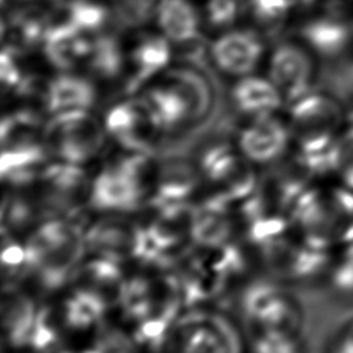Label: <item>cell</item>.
Segmentation results:
<instances>
[{"mask_svg":"<svg viewBox=\"0 0 353 353\" xmlns=\"http://www.w3.org/2000/svg\"><path fill=\"white\" fill-rule=\"evenodd\" d=\"M339 120V108L324 95L307 92L292 102L291 125L302 142L331 137L330 132Z\"/></svg>","mask_w":353,"mask_h":353,"instance_id":"obj_10","label":"cell"},{"mask_svg":"<svg viewBox=\"0 0 353 353\" xmlns=\"http://www.w3.org/2000/svg\"><path fill=\"white\" fill-rule=\"evenodd\" d=\"M37 313L33 302L25 295L11 294L4 296L3 324L11 345L21 346L29 342Z\"/></svg>","mask_w":353,"mask_h":353,"instance_id":"obj_21","label":"cell"},{"mask_svg":"<svg viewBox=\"0 0 353 353\" xmlns=\"http://www.w3.org/2000/svg\"><path fill=\"white\" fill-rule=\"evenodd\" d=\"M172 57L171 41L164 34H148L132 48L130 55L131 72L125 80L124 91L134 95L156 74L167 69Z\"/></svg>","mask_w":353,"mask_h":353,"instance_id":"obj_11","label":"cell"},{"mask_svg":"<svg viewBox=\"0 0 353 353\" xmlns=\"http://www.w3.org/2000/svg\"><path fill=\"white\" fill-rule=\"evenodd\" d=\"M84 245L85 237L74 225L58 219L46 222L25 245L26 266L43 287L55 288L77 266Z\"/></svg>","mask_w":353,"mask_h":353,"instance_id":"obj_1","label":"cell"},{"mask_svg":"<svg viewBox=\"0 0 353 353\" xmlns=\"http://www.w3.org/2000/svg\"><path fill=\"white\" fill-rule=\"evenodd\" d=\"M294 0H248L247 8L252 21L269 33L277 32L288 17Z\"/></svg>","mask_w":353,"mask_h":353,"instance_id":"obj_27","label":"cell"},{"mask_svg":"<svg viewBox=\"0 0 353 353\" xmlns=\"http://www.w3.org/2000/svg\"><path fill=\"white\" fill-rule=\"evenodd\" d=\"M103 130L88 110L61 112L52 114L44 127V146L61 161L80 165L102 148Z\"/></svg>","mask_w":353,"mask_h":353,"instance_id":"obj_2","label":"cell"},{"mask_svg":"<svg viewBox=\"0 0 353 353\" xmlns=\"http://www.w3.org/2000/svg\"><path fill=\"white\" fill-rule=\"evenodd\" d=\"M203 171L215 188L214 200L226 203L248 194L254 188V174L248 163L225 146H216L203 156Z\"/></svg>","mask_w":353,"mask_h":353,"instance_id":"obj_4","label":"cell"},{"mask_svg":"<svg viewBox=\"0 0 353 353\" xmlns=\"http://www.w3.org/2000/svg\"><path fill=\"white\" fill-rule=\"evenodd\" d=\"M161 0H113L110 15L120 29H137L156 17Z\"/></svg>","mask_w":353,"mask_h":353,"instance_id":"obj_25","label":"cell"},{"mask_svg":"<svg viewBox=\"0 0 353 353\" xmlns=\"http://www.w3.org/2000/svg\"><path fill=\"white\" fill-rule=\"evenodd\" d=\"M154 183L157 189L152 201L153 205L183 203L196 188L197 174L188 163L174 160L156 174Z\"/></svg>","mask_w":353,"mask_h":353,"instance_id":"obj_18","label":"cell"},{"mask_svg":"<svg viewBox=\"0 0 353 353\" xmlns=\"http://www.w3.org/2000/svg\"><path fill=\"white\" fill-rule=\"evenodd\" d=\"M46 146L34 141L6 145L1 156V175L11 183H25L44 163Z\"/></svg>","mask_w":353,"mask_h":353,"instance_id":"obj_20","label":"cell"},{"mask_svg":"<svg viewBox=\"0 0 353 353\" xmlns=\"http://www.w3.org/2000/svg\"><path fill=\"white\" fill-rule=\"evenodd\" d=\"M263 54L261 37L251 30H232L219 36L210 48L215 66L230 76H247Z\"/></svg>","mask_w":353,"mask_h":353,"instance_id":"obj_7","label":"cell"},{"mask_svg":"<svg viewBox=\"0 0 353 353\" xmlns=\"http://www.w3.org/2000/svg\"><path fill=\"white\" fill-rule=\"evenodd\" d=\"M85 245L95 254L119 259L125 256H142L149 245L146 230L120 219L110 218L97 222L85 234Z\"/></svg>","mask_w":353,"mask_h":353,"instance_id":"obj_6","label":"cell"},{"mask_svg":"<svg viewBox=\"0 0 353 353\" xmlns=\"http://www.w3.org/2000/svg\"><path fill=\"white\" fill-rule=\"evenodd\" d=\"M85 63L88 72L97 79L113 80L120 76L124 68V57L119 40L109 33L97 34Z\"/></svg>","mask_w":353,"mask_h":353,"instance_id":"obj_22","label":"cell"},{"mask_svg":"<svg viewBox=\"0 0 353 353\" xmlns=\"http://www.w3.org/2000/svg\"><path fill=\"white\" fill-rule=\"evenodd\" d=\"M247 313L252 321H256L265 334H290L296 325L295 309L290 301L266 288L252 290L247 298Z\"/></svg>","mask_w":353,"mask_h":353,"instance_id":"obj_13","label":"cell"},{"mask_svg":"<svg viewBox=\"0 0 353 353\" xmlns=\"http://www.w3.org/2000/svg\"><path fill=\"white\" fill-rule=\"evenodd\" d=\"M222 201L211 200L203 210L194 212L192 236L200 244L207 247L221 245L230 234V221L221 208Z\"/></svg>","mask_w":353,"mask_h":353,"instance_id":"obj_23","label":"cell"},{"mask_svg":"<svg viewBox=\"0 0 353 353\" xmlns=\"http://www.w3.org/2000/svg\"><path fill=\"white\" fill-rule=\"evenodd\" d=\"M94 37L79 30L65 19L54 23L50 22L41 44L46 58L51 65L61 70H69L79 65V62L87 61Z\"/></svg>","mask_w":353,"mask_h":353,"instance_id":"obj_9","label":"cell"},{"mask_svg":"<svg viewBox=\"0 0 353 353\" xmlns=\"http://www.w3.org/2000/svg\"><path fill=\"white\" fill-rule=\"evenodd\" d=\"M97 101L94 84L84 76L62 73L44 88V105L51 114L69 110H88Z\"/></svg>","mask_w":353,"mask_h":353,"instance_id":"obj_14","label":"cell"},{"mask_svg":"<svg viewBox=\"0 0 353 353\" xmlns=\"http://www.w3.org/2000/svg\"><path fill=\"white\" fill-rule=\"evenodd\" d=\"M62 8L66 10V19L74 28L90 34L101 33L108 19L112 18L110 10L87 0H79L72 6Z\"/></svg>","mask_w":353,"mask_h":353,"instance_id":"obj_26","label":"cell"},{"mask_svg":"<svg viewBox=\"0 0 353 353\" xmlns=\"http://www.w3.org/2000/svg\"><path fill=\"white\" fill-rule=\"evenodd\" d=\"M301 36L310 50L324 57H332L347 46L350 33L341 19L319 17L307 21L302 26Z\"/></svg>","mask_w":353,"mask_h":353,"instance_id":"obj_19","label":"cell"},{"mask_svg":"<svg viewBox=\"0 0 353 353\" xmlns=\"http://www.w3.org/2000/svg\"><path fill=\"white\" fill-rule=\"evenodd\" d=\"M43 196L51 208L76 210L84 199L90 200L91 186L79 164L61 161L41 171Z\"/></svg>","mask_w":353,"mask_h":353,"instance_id":"obj_8","label":"cell"},{"mask_svg":"<svg viewBox=\"0 0 353 353\" xmlns=\"http://www.w3.org/2000/svg\"><path fill=\"white\" fill-rule=\"evenodd\" d=\"M255 353H299L296 341L290 334H263Z\"/></svg>","mask_w":353,"mask_h":353,"instance_id":"obj_29","label":"cell"},{"mask_svg":"<svg viewBox=\"0 0 353 353\" xmlns=\"http://www.w3.org/2000/svg\"><path fill=\"white\" fill-rule=\"evenodd\" d=\"M222 324L215 321L214 328H208L207 325L190 328L188 332L183 328V343L181 353H233V343L230 345V336L226 332L222 335L219 328Z\"/></svg>","mask_w":353,"mask_h":353,"instance_id":"obj_24","label":"cell"},{"mask_svg":"<svg viewBox=\"0 0 353 353\" xmlns=\"http://www.w3.org/2000/svg\"><path fill=\"white\" fill-rule=\"evenodd\" d=\"M105 131L130 152L150 153L163 132L142 97L112 106L103 121Z\"/></svg>","mask_w":353,"mask_h":353,"instance_id":"obj_3","label":"cell"},{"mask_svg":"<svg viewBox=\"0 0 353 353\" xmlns=\"http://www.w3.org/2000/svg\"><path fill=\"white\" fill-rule=\"evenodd\" d=\"M73 274L76 290L98 298L105 305L121 301L125 284L113 259L102 256V259L83 263Z\"/></svg>","mask_w":353,"mask_h":353,"instance_id":"obj_15","label":"cell"},{"mask_svg":"<svg viewBox=\"0 0 353 353\" xmlns=\"http://www.w3.org/2000/svg\"><path fill=\"white\" fill-rule=\"evenodd\" d=\"M287 142V127L272 114L255 117L240 134L241 152L252 161L276 159L284 152Z\"/></svg>","mask_w":353,"mask_h":353,"instance_id":"obj_12","label":"cell"},{"mask_svg":"<svg viewBox=\"0 0 353 353\" xmlns=\"http://www.w3.org/2000/svg\"><path fill=\"white\" fill-rule=\"evenodd\" d=\"M241 10L240 0H208L205 17L214 28H228L239 17Z\"/></svg>","mask_w":353,"mask_h":353,"instance_id":"obj_28","label":"cell"},{"mask_svg":"<svg viewBox=\"0 0 353 353\" xmlns=\"http://www.w3.org/2000/svg\"><path fill=\"white\" fill-rule=\"evenodd\" d=\"M334 353H353V328L341 335Z\"/></svg>","mask_w":353,"mask_h":353,"instance_id":"obj_30","label":"cell"},{"mask_svg":"<svg viewBox=\"0 0 353 353\" xmlns=\"http://www.w3.org/2000/svg\"><path fill=\"white\" fill-rule=\"evenodd\" d=\"M232 103L243 114L261 117L272 114L284 101L281 92L269 80L243 76L232 88Z\"/></svg>","mask_w":353,"mask_h":353,"instance_id":"obj_16","label":"cell"},{"mask_svg":"<svg viewBox=\"0 0 353 353\" xmlns=\"http://www.w3.org/2000/svg\"><path fill=\"white\" fill-rule=\"evenodd\" d=\"M313 62L309 52L298 44H279L269 61V80L281 92L284 101L294 102L309 92Z\"/></svg>","mask_w":353,"mask_h":353,"instance_id":"obj_5","label":"cell"},{"mask_svg":"<svg viewBox=\"0 0 353 353\" xmlns=\"http://www.w3.org/2000/svg\"><path fill=\"white\" fill-rule=\"evenodd\" d=\"M156 19L171 43L181 46L200 37V18L189 0H161Z\"/></svg>","mask_w":353,"mask_h":353,"instance_id":"obj_17","label":"cell"}]
</instances>
